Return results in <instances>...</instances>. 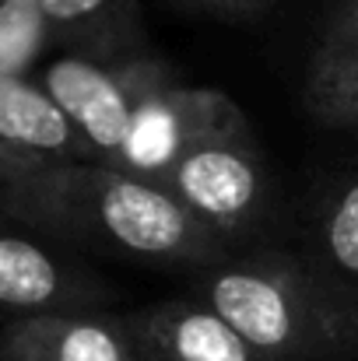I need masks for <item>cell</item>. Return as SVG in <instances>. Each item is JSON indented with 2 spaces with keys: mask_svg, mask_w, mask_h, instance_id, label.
<instances>
[{
  "mask_svg": "<svg viewBox=\"0 0 358 361\" xmlns=\"http://www.w3.org/2000/svg\"><path fill=\"white\" fill-rule=\"evenodd\" d=\"M345 39H358V0H338L320 32V42H345Z\"/></svg>",
  "mask_w": 358,
  "mask_h": 361,
  "instance_id": "14",
  "label": "cell"
},
{
  "mask_svg": "<svg viewBox=\"0 0 358 361\" xmlns=\"http://www.w3.org/2000/svg\"><path fill=\"white\" fill-rule=\"evenodd\" d=\"M46 35L64 53H113L144 42L141 0H39Z\"/></svg>",
  "mask_w": 358,
  "mask_h": 361,
  "instance_id": "10",
  "label": "cell"
},
{
  "mask_svg": "<svg viewBox=\"0 0 358 361\" xmlns=\"http://www.w3.org/2000/svg\"><path fill=\"white\" fill-rule=\"evenodd\" d=\"M158 186L236 252L267 232L278 204L267 154L236 102L179 151Z\"/></svg>",
  "mask_w": 358,
  "mask_h": 361,
  "instance_id": "3",
  "label": "cell"
},
{
  "mask_svg": "<svg viewBox=\"0 0 358 361\" xmlns=\"http://www.w3.org/2000/svg\"><path fill=\"white\" fill-rule=\"evenodd\" d=\"M232 99L215 88H190L179 78L165 88H158L130 120L117 154L113 169L130 172L137 179H148L158 186L165 169L179 158V151L215 120Z\"/></svg>",
  "mask_w": 358,
  "mask_h": 361,
  "instance_id": "7",
  "label": "cell"
},
{
  "mask_svg": "<svg viewBox=\"0 0 358 361\" xmlns=\"http://www.w3.org/2000/svg\"><path fill=\"white\" fill-rule=\"evenodd\" d=\"M109 288L99 274L71 259L49 239L35 235L0 207V309L32 312H95L106 309Z\"/></svg>",
  "mask_w": 358,
  "mask_h": 361,
  "instance_id": "5",
  "label": "cell"
},
{
  "mask_svg": "<svg viewBox=\"0 0 358 361\" xmlns=\"http://www.w3.org/2000/svg\"><path fill=\"white\" fill-rule=\"evenodd\" d=\"M0 207L35 235L130 259L204 270L236 249L162 186L102 161H67L0 183Z\"/></svg>",
  "mask_w": 358,
  "mask_h": 361,
  "instance_id": "1",
  "label": "cell"
},
{
  "mask_svg": "<svg viewBox=\"0 0 358 361\" xmlns=\"http://www.w3.org/2000/svg\"><path fill=\"white\" fill-rule=\"evenodd\" d=\"M306 109L334 130L358 126V39L316 46L306 74Z\"/></svg>",
  "mask_w": 358,
  "mask_h": 361,
  "instance_id": "12",
  "label": "cell"
},
{
  "mask_svg": "<svg viewBox=\"0 0 358 361\" xmlns=\"http://www.w3.org/2000/svg\"><path fill=\"white\" fill-rule=\"evenodd\" d=\"M186 7H204V11H222V14H246V11H260L274 0H179Z\"/></svg>",
  "mask_w": 358,
  "mask_h": 361,
  "instance_id": "15",
  "label": "cell"
},
{
  "mask_svg": "<svg viewBox=\"0 0 358 361\" xmlns=\"http://www.w3.org/2000/svg\"><path fill=\"white\" fill-rule=\"evenodd\" d=\"M81 133L92 161L109 165L137 109L176 81L172 63L148 42L113 53H60L39 78Z\"/></svg>",
  "mask_w": 358,
  "mask_h": 361,
  "instance_id": "4",
  "label": "cell"
},
{
  "mask_svg": "<svg viewBox=\"0 0 358 361\" xmlns=\"http://www.w3.org/2000/svg\"><path fill=\"white\" fill-rule=\"evenodd\" d=\"M49 46L39 0H0V78H18L35 67Z\"/></svg>",
  "mask_w": 358,
  "mask_h": 361,
  "instance_id": "13",
  "label": "cell"
},
{
  "mask_svg": "<svg viewBox=\"0 0 358 361\" xmlns=\"http://www.w3.org/2000/svg\"><path fill=\"white\" fill-rule=\"evenodd\" d=\"M193 274L190 295L267 361H341L358 351V288L309 252L256 245Z\"/></svg>",
  "mask_w": 358,
  "mask_h": 361,
  "instance_id": "2",
  "label": "cell"
},
{
  "mask_svg": "<svg viewBox=\"0 0 358 361\" xmlns=\"http://www.w3.org/2000/svg\"><path fill=\"white\" fill-rule=\"evenodd\" d=\"M0 361H141L126 316L32 312L0 330Z\"/></svg>",
  "mask_w": 358,
  "mask_h": 361,
  "instance_id": "8",
  "label": "cell"
},
{
  "mask_svg": "<svg viewBox=\"0 0 358 361\" xmlns=\"http://www.w3.org/2000/svg\"><path fill=\"white\" fill-rule=\"evenodd\" d=\"M141 361H267L197 295L130 312Z\"/></svg>",
  "mask_w": 358,
  "mask_h": 361,
  "instance_id": "9",
  "label": "cell"
},
{
  "mask_svg": "<svg viewBox=\"0 0 358 361\" xmlns=\"http://www.w3.org/2000/svg\"><path fill=\"white\" fill-rule=\"evenodd\" d=\"M67 161L92 154L64 109L28 74L0 78V183Z\"/></svg>",
  "mask_w": 358,
  "mask_h": 361,
  "instance_id": "6",
  "label": "cell"
},
{
  "mask_svg": "<svg viewBox=\"0 0 358 361\" xmlns=\"http://www.w3.org/2000/svg\"><path fill=\"white\" fill-rule=\"evenodd\" d=\"M306 252L338 281L358 288V158L341 165L316 193Z\"/></svg>",
  "mask_w": 358,
  "mask_h": 361,
  "instance_id": "11",
  "label": "cell"
}]
</instances>
